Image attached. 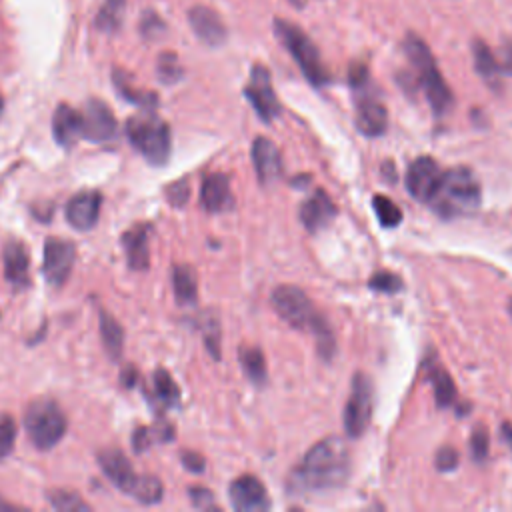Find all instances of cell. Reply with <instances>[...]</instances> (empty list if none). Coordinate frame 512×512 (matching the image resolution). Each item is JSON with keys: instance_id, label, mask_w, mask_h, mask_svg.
Segmentation results:
<instances>
[{"instance_id": "16", "label": "cell", "mask_w": 512, "mask_h": 512, "mask_svg": "<svg viewBox=\"0 0 512 512\" xmlns=\"http://www.w3.org/2000/svg\"><path fill=\"white\" fill-rule=\"evenodd\" d=\"M100 206L102 194L98 190L78 192L66 204V220L76 230H90L98 222Z\"/></svg>"}, {"instance_id": "33", "label": "cell", "mask_w": 512, "mask_h": 512, "mask_svg": "<svg viewBox=\"0 0 512 512\" xmlns=\"http://www.w3.org/2000/svg\"><path fill=\"white\" fill-rule=\"evenodd\" d=\"M164 486L156 476H138L136 486L132 490V496L142 504H156L162 500Z\"/></svg>"}, {"instance_id": "28", "label": "cell", "mask_w": 512, "mask_h": 512, "mask_svg": "<svg viewBox=\"0 0 512 512\" xmlns=\"http://www.w3.org/2000/svg\"><path fill=\"white\" fill-rule=\"evenodd\" d=\"M174 438V428L166 420H158L154 426H140L132 434L134 452L148 450L154 442H170Z\"/></svg>"}, {"instance_id": "45", "label": "cell", "mask_w": 512, "mask_h": 512, "mask_svg": "<svg viewBox=\"0 0 512 512\" xmlns=\"http://www.w3.org/2000/svg\"><path fill=\"white\" fill-rule=\"evenodd\" d=\"M188 494H190V500H192V504H194L196 508H202V510L214 508V496H212V492H210L208 488L192 486V488L188 490Z\"/></svg>"}, {"instance_id": "21", "label": "cell", "mask_w": 512, "mask_h": 512, "mask_svg": "<svg viewBox=\"0 0 512 512\" xmlns=\"http://www.w3.org/2000/svg\"><path fill=\"white\" fill-rule=\"evenodd\" d=\"M2 262H4V276L14 288H26L30 282V258L28 250L20 240H10L4 244L2 250Z\"/></svg>"}, {"instance_id": "8", "label": "cell", "mask_w": 512, "mask_h": 512, "mask_svg": "<svg viewBox=\"0 0 512 512\" xmlns=\"http://www.w3.org/2000/svg\"><path fill=\"white\" fill-rule=\"evenodd\" d=\"M374 410V384L364 372H356L350 386V396L344 408V430L350 438H360L372 418Z\"/></svg>"}, {"instance_id": "15", "label": "cell", "mask_w": 512, "mask_h": 512, "mask_svg": "<svg viewBox=\"0 0 512 512\" xmlns=\"http://www.w3.org/2000/svg\"><path fill=\"white\" fill-rule=\"evenodd\" d=\"M366 88L356 90L360 92V100L356 106V128L360 134L376 138L382 136L388 128V110L376 96L366 94Z\"/></svg>"}, {"instance_id": "13", "label": "cell", "mask_w": 512, "mask_h": 512, "mask_svg": "<svg viewBox=\"0 0 512 512\" xmlns=\"http://www.w3.org/2000/svg\"><path fill=\"white\" fill-rule=\"evenodd\" d=\"M442 170L432 156H418L406 170V190L418 202H428L438 186Z\"/></svg>"}, {"instance_id": "12", "label": "cell", "mask_w": 512, "mask_h": 512, "mask_svg": "<svg viewBox=\"0 0 512 512\" xmlns=\"http://www.w3.org/2000/svg\"><path fill=\"white\" fill-rule=\"evenodd\" d=\"M80 114H82V138L90 142H106L116 136L118 124L106 102L92 98L86 102Z\"/></svg>"}, {"instance_id": "53", "label": "cell", "mask_w": 512, "mask_h": 512, "mask_svg": "<svg viewBox=\"0 0 512 512\" xmlns=\"http://www.w3.org/2000/svg\"><path fill=\"white\" fill-rule=\"evenodd\" d=\"M508 314H510V318H512V298L508 300Z\"/></svg>"}, {"instance_id": "18", "label": "cell", "mask_w": 512, "mask_h": 512, "mask_svg": "<svg viewBox=\"0 0 512 512\" xmlns=\"http://www.w3.org/2000/svg\"><path fill=\"white\" fill-rule=\"evenodd\" d=\"M336 214H338V208H336L334 200L322 188L312 192L310 198H306L298 210L300 222L304 224V228L308 232L322 230L336 218Z\"/></svg>"}, {"instance_id": "7", "label": "cell", "mask_w": 512, "mask_h": 512, "mask_svg": "<svg viewBox=\"0 0 512 512\" xmlns=\"http://www.w3.org/2000/svg\"><path fill=\"white\" fill-rule=\"evenodd\" d=\"M24 428L38 450L54 448L66 434L68 422L62 408L48 398L34 400L24 414Z\"/></svg>"}, {"instance_id": "25", "label": "cell", "mask_w": 512, "mask_h": 512, "mask_svg": "<svg viewBox=\"0 0 512 512\" xmlns=\"http://www.w3.org/2000/svg\"><path fill=\"white\" fill-rule=\"evenodd\" d=\"M426 378L432 384L436 406L448 408L456 402V386L452 376L438 362H426Z\"/></svg>"}, {"instance_id": "46", "label": "cell", "mask_w": 512, "mask_h": 512, "mask_svg": "<svg viewBox=\"0 0 512 512\" xmlns=\"http://www.w3.org/2000/svg\"><path fill=\"white\" fill-rule=\"evenodd\" d=\"M180 460H182L184 468H186V470H190V472H194V474H198V472H202V470H204V458H202L198 452H190V450H186V452H182V454H180Z\"/></svg>"}, {"instance_id": "54", "label": "cell", "mask_w": 512, "mask_h": 512, "mask_svg": "<svg viewBox=\"0 0 512 512\" xmlns=\"http://www.w3.org/2000/svg\"><path fill=\"white\" fill-rule=\"evenodd\" d=\"M2 110H4V98H2V94H0V114H2Z\"/></svg>"}, {"instance_id": "40", "label": "cell", "mask_w": 512, "mask_h": 512, "mask_svg": "<svg viewBox=\"0 0 512 512\" xmlns=\"http://www.w3.org/2000/svg\"><path fill=\"white\" fill-rule=\"evenodd\" d=\"M16 442V422L10 414H0V460H4Z\"/></svg>"}, {"instance_id": "6", "label": "cell", "mask_w": 512, "mask_h": 512, "mask_svg": "<svg viewBox=\"0 0 512 512\" xmlns=\"http://www.w3.org/2000/svg\"><path fill=\"white\" fill-rule=\"evenodd\" d=\"M126 136L150 164H166L172 150V136L168 124L162 118L154 116V112H144L128 118Z\"/></svg>"}, {"instance_id": "10", "label": "cell", "mask_w": 512, "mask_h": 512, "mask_svg": "<svg viewBox=\"0 0 512 512\" xmlns=\"http://www.w3.org/2000/svg\"><path fill=\"white\" fill-rule=\"evenodd\" d=\"M76 258V246L66 238H46L42 272L50 286L60 288L68 280Z\"/></svg>"}, {"instance_id": "52", "label": "cell", "mask_w": 512, "mask_h": 512, "mask_svg": "<svg viewBox=\"0 0 512 512\" xmlns=\"http://www.w3.org/2000/svg\"><path fill=\"white\" fill-rule=\"evenodd\" d=\"M292 6H296V8H302L304 4H306V0H288Z\"/></svg>"}, {"instance_id": "44", "label": "cell", "mask_w": 512, "mask_h": 512, "mask_svg": "<svg viewBox=\"0 0 512 512\" xmlns=\"http://www.w3.org/2000/svg\"><path fill=\"white\" fill-rule=\"evenodd\" d=\"M434 464L440 472H450L458 466V452L450 446H444L436 452V458H434Z\"/></svg>"}, {"instance_id": "22", "label": "cell", "mask_w": 512, "mask_h": 512, "mask_svg": "<svg viewBox=\"0 0 512 512\" xmlns=\"http://www.w3.org/2000/svg\"><path fill=\"white\" fill-rule=\"evenodd\" d=\"M148 224H134L122 234V246L126 252V262L132 270H146L150 266V240Z\"/></svg>"}, {"instance_id": "3", "label": "cell", "mask_w": 512, "mask_h": 512, "mask_svg": "<svg viewBox=\"0 0 512 512\" xmlns=\"http://www.w3.org/2000/svg\"><path fill=\"white\" fill-rule=\"evenodd\" d=\"M482 190L474 172L466 166H456L442 172L436 190L426 204L442 218L472 214L480 208Z\"/></svg>"}, {"instance_id": "30", "label": "cell", "mask_w": 512, "mask_h": 512, "mask_svg": "<svg viewBox=\"0 0 512 512\" xmlns=\"http://www.w3.org/2000/svg\"><path fill=\"white\" fill-rule=\"evenodd\" d=\"M124 12H126V0H104L94 18L96 30L104 34L116 32L122 26Z\"/></svg>"}, {"instance_id": "26", "label": "cell", "mask_w": 512, "mask_h": 512, "mask_svg": "<svg viewBox=\"0 0 512 512\" xmlns=\"http://www.w3.org/2000/svg\"><path fill=\"white\" fill-rule=\"evenodd\" d=\"M472 56H474V68L484 78V82L490 84L492 88H498L500 86L502 70H500L498 58L490 50V46L486 42H482L480 38H476L472 42Z\"/></svg>"}, {"instance_id": "31", "label": "cell", "mask_w": 512, "mask_h": 512, "mask_svg": "<svg viewBox=\"0 0 512 512\" xmlns=\"http://www.w3.org/2000/svg\"><path fill=\"white\" fill-rule=\"evenodd\" d=\"M238 360H240V366H242L244 374L254 384L266 382V358H264L260 348H256V346H242L240 352H238Z\"/></svg>"}, {"instance_id": "9", "label": "cell", "mask_w": 512, "mask_h": 512, "mask_svg": "<svg viewBox=\"0 0 512 512\" xmlns=\"http://www.w3.org/2000/svg\"><path fill=\"white\" fill-rule=\"evenodd\" d=\"M244 96L252 104V108L256 110V114L262 122H272L282 112V106H280V102L276 98V92L272 88L270 72L262 64L252 66L250 80L244 88Z\"/></svg>"}, {"instance_id": "35", "label": "cell", "mask_w": 512, "mask_h": 512, "mask_svg": "<svg viewBox=\"0 0 512 512\" xmlns=\"http://www.w3.org/2000/svg\"><path fill=\"white\" fill-rule=\"evenodd\" d=\"M372 206H374V214L378 216V220L384 228H392V226H398L402 222V210L390 198H386L382 194H376L372 198Z\"/></svg>"}, {"instance_id": "14", "label": "cell", "mask_w": 512, "mask_h": 512, "mask_svg": "<svg viewBox=\"0 0 512 512\" xmlns=\"http://www.w3.org/2000/svg\"><path fill=\"white\" fill-rule=\"evenodd\" d=\"M188 22L196 38L206 46H222L228 38V28L222 16L210 6H192L188 10Z\"/></svg>"}, {"instance_id": "49", "label": "cell", "mask_w": 512, "mask_h": 512, "mask_svg": "<svg viewBox=\"0 0 512 512\" xmlns=\"http://www.w3.org/2000/svg\"><path fill=\"white\" fill-rule=\"evenodd\" d=\"M120 380H122V384H124L126 388H132L134 382H136V368H134V366H126V368L122 370Z\"/></svg>"}, {"instance_id": "47", "label": "cell", "mask_w": 512, "mask_h": 512, "mask_svg": "<svg viewBox=\"0 0 512 512\" xmlns=\"http://www.w3.org/2000/svg\"><path fill=\"white\" fill-rule=\"evenodd\" d=\"M498 64L502 74H512V42H506L500 50V54H496Z\"/></svg>"}, {"instance_id": "29", "label": "cell", "mask_w": 512, "mask_h": 512, "mask_svg": "<svg viewBox=\"0 0 512 512\" xmlns=\"http://www.w3.org/2000/svg\"><path fill=\"white\" fill-rule=\"evenodd\" d=\"M100 318V336H102V344L108 352V356L112 360L120 358L122 354V346H124V330L122 326L116 322V318L104 310L98 312Z\"/></svg>"}, {"instance_id": "39", "label": "cell", "mask_w": 512, "mask_h": 512, "mask_svg": "<svg viewBox=\"0 0 512 512\" xmlns=\"http://www.w3.org/2000/svg\"><path fill=\"white\" fill-rule=\"evenodd\" d=\"M368 286H370L372 290L392 294V292H400V290L404 288V282H402V278H400L398 274H394V272L378 270V272H374V274L370 276Z\"/></svg>"}, {"instance_id": "50", "label": "cell", "mask_w": 512, "mask_h": 512, "mask_svg": "<svg viewBox=\"0 0 512 512\" xmlns=\"http://www.w3.org/2000/svg\"><path fill=\"white\" fill-rule=\"evenodd\" d=\"M308 182H310V176H308V174H300V176H296V178L292 180V186L302 188V186H306Z\"/></svg>"}, {"instance_id": "42", "label": "cell", "mask_w": 512, "mask_h": 512, "mask_svg": "<svg viewBox=\"0 0 512 512\" xmlns=\"http://www.w3.org/2000/svg\"><path fill=\"white\" fill-rule=\"evenodd\" d=\"M188 196H190V186H188V180H178V182H172L168 188H166V198L172 206L180 208L188 202Z\"/></svg>"}, {"instance_id": "17", "label": "cell", "mask_w": 512, "mask_h": 512, "mask_svg": "<svg viewBox=\"0 0 512 512\" xmlns=\"http://www.w3.org/2000/svg\"><path fill=\"white\" fill-rule=\"evenodd\" d=\"M98 464L104 472V476L122 492L132 494L138 474L132 468L130 460L118 450V448H106L98 452Z\"/></svg>"}, {"instance_id": "20", "label": "cell", "mask_w": 512, "mask_h": 512, "mask_svg": "<svg viewBox=\"0 0 512 512\" xmlns=\"http://www.w3.org/2000/svg\"><path fill=\"white\" fill-rule=\"evenodd\" d=\"M200 204L206 212H224L234 206L230 180L226 174H208L200 186Z\"/></svg>"}, {"instance_id": "27", "label": "cell", "mask_w": 512, "mask_h": 512, "mask_svg": "<svg viewBox=\"0 0 512 512\" xmlns=\"http://www.w3.org/2000/svg\"><path fill=\"white\" fill-rule=\"evenodd\" d=\"M172 288L178 304L190 306L198 300V278L192 266L178 264L172 268Z\"/></svg>"}, {"instance_id": "11", "label": "cell", "mask_w": 512, "mask_h": 512, "mask_svg": "<svg viewBox=\"0 0 512 512\" xmlns=\"http://www.w3.org/2000/svg\"><path fill=\"white\" fill-rule=\"evenodd\" d=\"M228 496L232 508L238 512H264L270 508V498L264 484L252 474H244L232 480Z\"/></svg>"}, {"instance_id": "19", "label": "cell", "mask_w": 512, "mask_h": 512, "mask_svg": "<svg viewBox=\"0 0 512 512\" xmlns=\"http://www.w3.org/2000/svg\"><path fill=\"white\" fill-rule=\"evenodd\" d=\"M252 164H254L256 174H258V180L262 184H270L280 176L282 156H280V150L276 148V144L270 138L258 136L254 140V144H252Z\"/></svg>"}, {"instance_id": "37", "label": "cell", "mask_w": 512, "mask_h": 512, "mask_svg": "<svg viewBox=\"0 0 512 512\" xmlns=\"http://www.w3.org/2000/svg\"><path fill=\"white\" fill-rule=\"evenodd\" d=\"M156 72H158V78L164 82V84H174L182 78V66L178 62V56L174 52H162L160 58H158V64H156Z\"/></svg>"}, {"instance_id": "4", "label": "cell", "mask_w": 512, "mask_h": 512, "mask_svg": "<svg viewBox=\"0 0 512 512\" xmlns=\"http://www.w3.org/2000/svg\"><path fill=\"white\" fill-rule=\"evenodd\" d=\"M402 48H404V54L410 60L412 68H414L416 84L424 92L430 108L436 114H446L454 104V94H452L450 86L446 84L444 76L440 74L428 44L420 36L408 32L406 38H404Z\"/></svg>"}, {"instance_id": "38", "label": "cell", "mask_w": 512, "mask_h": 512, "mask_svg": "<svg viewBox=\"0 0 512 512\" xmlns=\"http://www.w3.org/2000/svg\"><path fill=\"white\" fill-rule=\"evenodd\" d=\"M490 454V436L486 426L476 424L470 434V456L476 464H482Z\"/></svg>"}, {"instance_id": "34", "label": "cell", "mask_w": 512, "mask_h": 512, "mask_svg": "<svg viewBox=\"0 0 512 512\" xmlns=\"http://www.w3.org/2000/svg\"><path fill=\"white\" fill-rule=\"evenodd\" d=\"M46 498H48L50 506L56 510H64V512H88L90 510V506L78 494H74L70 490H62V488L50 490V492H46Z\"/></svg>"}, {"instance_id": "1", "label": "cell", "mask_w": 512, "mask_h": 512, "mask_svg": "<svg viewBox=\"0 0 512 512\" xmlns=\"http://www.w3.org/2000/svg\"><path fill=\"white\" fill-rule=\"evenodd\" d=\"M352 458L346 442L338 436H326L316 442L290 472L286 486L290 494L326 492L346 484Z\"/></svg>"}, {"instance_id": "5", "label": "cell", "mask_w": 512, "mask_h": 512, "mask_svg": "<svg viewBox=\"0 0 512 512\" xmlns=\"http://www.w3.org/2000/svg\"><path fill=\"white\" fill-rule=\"evenodd\" d=\"M274 34L278 42L290 52V56L300 66L302 74L308 78L310 84L320 88L330 82V72L324 66L316 44L308 38V34L302 28L284 18H274Z\"/></svg>"}, {"instance_id": "23", "label": "cell", "mask_w": 512, "mask_h": 512, "mask_svg": "<svg viewBox=\"0 0 512 512\" xmlns=\"http://www.w3.org/2000/svg\"><path fill=\"white\" fill-rule=\"evenodd\" d=\"M52 134L62 148H72L82 138V114L70 104H60L52 116Z\"/></svg>"}, {"instance_id": "43", "label": "cell", "mask_w": 512, "mask_h": 512, "mask_svg": "<svg viewBox=\"0 0 512 512\" xmlns=\"http://www.w3.org/2000/svg\"><path fill=\"white\" fill-rule=\"evenodd\" d=\"M348 82L354 90H362L368 86L370 82V74H368V66L364 62H354L348 70Z\"/></svg>"}, {"instance_id": "24", "label": "cell", "mask_w": 512, "mask_h": 512, "mask_svg": "<svg viewBox=\"0 0 512 512\" xmlns=\"http://www.w3.org/2000/svg\"><path fill=\"white\" fill-rule=\"evenodd\" d=\"M112 82L118 90V94L128 100L130 104L142 108L144 112H154L156 106H158V96L154 92H148V90H140L132 84V78L122 72V70H114L112 72Z\"/></svg>"}, {"instance_id": "48", "label": "cell", "mask_w": 512, "mask_h": 512, "mask_svg": "<svg viewBox=\"0 0 512 512\" xmlns=\"http://www.w3.org/2000/svg\"><path fill=\"white\" fill-rule=\"evenodd\" d=\"M500 438H502V442L512 450V422L504 420V422L500 424Z\"/></svg>"}, {"instance_id": "32", "label": "cell", "mask_w": 512, "mask_h": 512, "mask_svg": "<svg viewBox=\"0 0 512 512\" xmlns=\"http://www.w3.org/2000/svg\"><path fill=\"white\" fill-rule=\"evenodd\" d=\"M154 396L164 406H176L180 400V388L164 368H158L154 372Z\"/></svg>"}, {"instance_id": "2", "label": "cell", "mask_w": 512, "mask_h": 512, "mask_svg": "<svg viewBox=\"0 0 512 512\" xmlns=\"http://www.w3.org/2000/svg\"><path fill=\"white\" fill-rule=\"evenodd\" d=\"M272 308L276 314L288 322L292 328L310 332L316 338L318 354L324 360H330L336 350V340L328 320L318 312L314 302L306 296V292L294 284L276 286L270 296Z\"/></svg>"}, {"instance_id": "51", "label": "cell", "mask_w": 512, "mask_h": 512, "mask_svg": "<svg viewBox=\"0 0 512 512\" xmlns=\"http://www.w3.org/2000/svg\"><path fill=\"white\" fill-rule=\"evenodd\" d=\"M0 510H14V506H12V504H8V502L0 496Z\"/></svg>"}, {"instance_id": "41", "label": "cell", "mask_w": 512, "mask_h": 512, "mask_svg": "<svg viewBox=\"0 0 512 512\" xmlns=\"http://www.w3.org/2000/svg\"><path fill=\"white\" fill-rule=\"evenodd\" d=\"M140 34L146 38V40H154L158 38L164 30H166V24L164 20L154 12V10H146L140 18Z\"/></svg>"}, {"instance_id": "36", "label": "cell", "mask_w": 512, "mask_h": 512, "mask_svg": "<svg viewBox=\"0 0 512 512\" xmlns=\"http://www.w3.org/2000/svg\"><path fill=\"white\" fill-rule=\"evenodd\" d=\"M200 332L208 352L218 360L220 358V322L212 312H204L200 318Z\"/></svg>"}]
</instances>
